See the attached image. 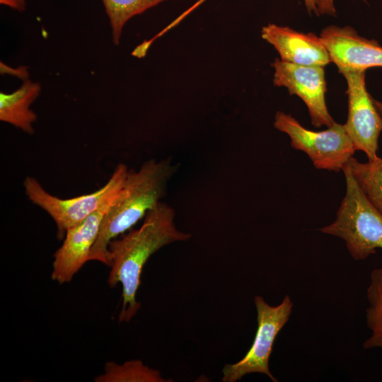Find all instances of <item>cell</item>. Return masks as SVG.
<instances>
[{"mask_svg": "<svg viewBox=\"0 0 382 382\" xmlns=\"http://www.w3.org/2000/svg\"><path fill=\"white\" fill-rule=\"evenodd\" d=\"M175 216L174 209L160 201L147 212L138 228L130 229L110 242L108 283L111 288L119 283L122 287L120 323L129 322L140 309L136 296L149 257L166 245L191 238L190 233L177 228Z\"/></svg>", "mask_w": 382, "mask_h": 382, "instance_id": "1", "label": "cell"}, {"mask_svg": "<svg viewBox=\"0 0 382 382\" xmlns=\"http://www.w3.org/2000/svg\"><path fill=\"white\" fill-rule=\"evenodd\" d=\"M173 170L168 159H151L138 170L129 169L117 197L103 218L89 261H98L110 267V242L132 229L161 201Z\"/></svg>", "mask_w": 382, "mask_h": 382, "instance_id": "2", "label": "cell"}, {"mask_svg": "<svg viewBox=\"0 0 382 382\" xmlns=\"http://www.w3.org/2000/svg\"><path fill=\"white\" fill-rule=\"evenodd\" d=\"M342 171L346 194L335 221L320 231L342 239L354 260H364L382 249V214L366 197L348 163Z\"/></svg>", "mask_w": 382, "mask_h": 382, "instance_id": "3", "label": "cell"}, {"mask_svg": "<svg viewBox=\"0 0 382 382\" xmlns=\"http://www.w3.org/2000/svg\"><path fill=\"white\" fill-rule=\"evenodd\" d=\"M254 303L257 312L255 338L241 360L224 366L221 378L224 382H236L250 374H264L272 381H278L270 370V358L278 334L289 320L294 303L288 294L276 306L270 305L260 295L255 296Z\"/></svg>", "mask_w": 382, "mask_h": 382, "instance_id": "4", "label": "cell"}, {"mask_svg": "<svg viewBox=\"0 0 382 382\" xmlns=\"http://www.w3.org/2000/svg\"><path fill=\"white\" fill-rule=\"evenodd\" d=\"M274 126L286 133L291 146L305 152L318 169L342 170L356 151L345 124L335 122L327 129L316 132L303 127L290 114L278 111Z\"/></svg>", "mask_w": 382, "mask_h": 382, "instance_id": "5", "label": "cell"}, {"mask_svg": "<svg viewBox=\"0 0 382 382\" xmlns=\"http://www.w3.org/2000/svg\"><path fill=\"white\" fill-rule=\"evenodd\" d=\"M129 169L119 163L108 181L99 190L69 199H61L47 192L33 177L23 182L29 199L44 209L55 222L58 236L62 238L66 230L83 221L120 190Z\"/></svg>", "mask_w": 382, "mask_h": 382, "instance_id": "6", "label": "cell"}, {"mask_svg": "<svg viewBox=\"0 0 382 382\" xmlns=\"http://www.w3.org/2000/svg\"><path fill=\"white\" fill-rule=\"evenodd\" d=\"M347 83L348 117L345 124L356 151L365 153L368 160L378 158L382 118L366 88L365 71H340Z\"/></svg>", "mask_w": 382, "mask_h": 382, "instance_id": "7", "label": "cell"}, {"mask_svg": "<svg viewBox=\"0 0 382 382\" xmlns=\"http://www.w3.org/2000/svg\"><path fill=\"white\" fill-rule=\"evenodd\" d=\"M274 84L285 87L306 105L312 125L316 127H331L335 122L325 103L326 81L323 66H302L275 59Z\"/></svg>", "mask_w": 382, "mask_h": 382, "instance_id": "8", "label": "cell"}, {"mask_svg": "<svg viewBox=\"0 0 382 382\" xmlns=\"http://www.w3.org/2000/svg\"><path fill=\"white\" fill-rule=\"evenodd\" d=\"M117 195L110 198L83 221L66 230L62 245L54 255L51 274L53 280L59 284L71 282L89 261V255L98 238L103 218Z\"/></svg>", "mask_w": 382, "mask_h": 382, "instance_id": "9", "label": "cell"}, {"mask_svg": "<svg viewBox=\"0 0 382 382\" xmlns=\"http://www.w3.org/2000/svg\"><path fill=\"white\" fill-rule=\"evenodd\" d=\"M320 37L339 72L382 66V47L374 40L359 35L350 26H327Z\"/></svg>", "mask_w": 382, "mask_h": 382, "instance_id": "10", "label": "cell"}, {"mask_svg": "<svg viewBox=\"0 0 382 382\" xmlns=\"http://www.w3.org/2000/svg\"><path fill=\"white\" fill-rule=\"evenodd\" d=\"M262 37L278 52L280 59L297 65L325 66L331 62L320 36L286 26L270 23L262 28Z\"/></svg>", "mask_w": 382, "mask_h": 382, "instance_id": "11", "label": "cell"}, {"mask_svg": "<svg viewBox=\"0 0 382 382\" xmlns=\"http://www.w3.org/2000/svg\"><path fill=\"white\" fill-rule=\"evenodd\" d=\"M41 91L39 83L24 80L11 93H0V120L32 134L37 115L30 108Z\"/></svg>", "mask_w": 382, "mask_h": 382, "instance_id": "12", "label": "cell"}, {"mask_svg": "<svg viewBox=\"0 0 382 382\" xmlns=\"http://www.w3.org/2000/svg\"><path fill=\"white\" fill-rule=\"evenodd\" d=\"M368 306L365 310L367 328L370 336L365 340V349L378 348L382 352V267L373 270L366 289Z\"/></svg>", "mask_w": 382, "mask_h": 382, "instance_id": "13", "label": "cell"}, {"mask_svg": "<svg viewBox=\"0 0 382 382\" xmlns=\"http://www.w3.org/2000/svg\"><path fill=\"white\" fill-rule=\"evenodd\" d=\"M158 370L150 368L140 360L127 361L122 364L108 361L104 372L94 378L96 382H169Z\"/></svg>", "mask_w": 382, "mask_h": 382, "instance_id": "14", "label": "cell"}, {"mask_svg": "<svg viewBox=\"0 0 382 382\" xmlns=\"http://www.w3.org/2000/svg\"><path fill=\"white\" fill-rule=\"evenodd\" d=\"M348 164L366 197L382 214V158L362 163L352 157Z\"/></svg>", "mask_w": 382, "mask_h": 382, "instance_id": "15", "label": "cell"}, {"mask_svg": "<svg viewBox=\"0 0 382 382\" xmlns=\"http://www.w3.org/2000/svg\"><path fill=\"white\" fill-rule=\"evenodd\" d=\"M108 17L114 44L118 45L123 28L132 17L168 0H101Z\"/></svg>", "mask_w": 382, "mask_h": 382, "instance_id": "16", "label": "cell"}, {"mask_svg": "<svg viewBox=\"0 0 382 382\" xmlns=\"http://www.w3.org/2000/svg\"><path fill=\"white\" fill-rule=\"evenodd\" d=\"M316 4L318 15L335 16L334 0H317Z\"/></svg>", "mask_w": 382, "mask_h": 382, "instance_id": "17", "label": "cell"}, {"mask_svg": "<svg viewBox=\"0 0 382 382\" xmlns=\"http://www.w3.org/2000/svg\"><path fill=\"white\" fill-rule=\"evenodd\" d=\"M1 72L2 74L8 73L12 74V75L16 76L18 78H21L23 80L28 79V72L27 71V67L20 66L16 69H13L11 67L7 66L4 63L1 62Z\"/></svg>", "mask_w": 382, "mask_h": 382, "instance_id": "18", "label": "cell"}, {"mask_svg": "<svg viewBox=\"0 0 382 382\" xmlns=\"http://www.w3.org/2000/svg\"><path fill=\"white\" fill-rule=\"evenodd\" d=\"M0 4L18 11H23L26 7V0H0Z\"/></svg>", "mask_w": 382, "mask_h": 382, "instance_id": "19", "label": "cell"}, {"mask_svg": "<svg viewBox=\"0 0 382 382\" xmlns=\"http://www.w3.org/2000/svg\"><path fill=\"white\" fill-rule=\"evenodd\" d=\"M306 9L308 12L311 14V13H315L318 16V9H317V0H303Z\"/></svg>", "mask_w": 382, "mask_h": 382, "instance_id": "20", "label": "cell"}, {"mask_svg": "<svg viewBox=\"0 0 382 382\" xmlns=\"http://www.w3.org/2000/svg\"><path fill=\"white\" fill-rule=\"evenodd\" d=\"M374 105L378 112V113L380 114L381 118H382V103L378 101V100H374Z\"/></svg>", "mask_w": 382, "mask_h": 382, "instance_id": "21", "label": "cell"}]
</instances>
